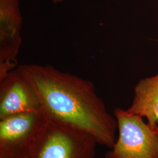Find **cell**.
<instances>
[{"label": "cell", "mask_w": 158, "mask_h": 158, "mask_svg": "<svg viewBox=\"0 0 158 158\" xmlns=\"http://www.w3.org/2000/svg\"><path fill=\"white\" fill-rule=\"evenodd\" d=\"M17 68L32 85L49 118L90 134L98 145L113 147L117 138V121L108 112L92 82L48 64Z\"/></svg>", "instance_id": "obj_1"}, {"label": "cell", "mask_w": 158, "mask_h": 158, "mask_svg": "<svg viewBox=\"0 0 158 158\" xmlns=\"http://www.w3.org/2000/svg\"><path fill=\"white\" fill-rule=\"evenodd\" d=\"M97 144L90 134L49 118L27 158H94Z\"/></svg>", "instance_id": "obj_2"}, {"label": "cell", "mask_w": 158, "mask_h": 158, "mask_svg": "<svg viewBox=\"0 0 158 158\" xmlns=\"http://www.w3.org/2000/svg\"><path fill=\"white\" fill-rule=\"evenodd\" d=\"M118 137L105 158H158V136L139 115L117 108L114 111Z\"/></svg>", "instance_id": "obj_3"}, {"label": "cell", "mask_w": 158, "mask_h": 158, "mask_svg": "<svg viewBox=\"0 0 158 158\" xmlns=\"http://www.w3.org/2000/svg\"><path fill=\"white\" fill-rule=\"evenodd\" d=\"M49 119L40 109L0 119V158H27Z\"/></svg>", "instance_id": "obj_4"}, {"label": "cell", "mask_w": 158, "mask_h": 158, "mask_svg": "<svg viewBox=\"0 0 158 158\" xmlns=\"http://www.w3.org/2000/svg\"><path fill=\"white\" fill-rule=\"evenodd\" d=\"M22 25L19 0H0V79L17 66Z\"/></svg>", "instance_id": "obj_5"}, {"label": "cell", "mask_w": 158, "mask_h": 158, "mask_svg": "<svg viewBox=\"0 0 158 158\" xmlns=\"http://www.w3.org/2000/svg\"><path fill=\"white\" fill-rule=\"evenodd\" d=\"M40 109L32 85L18 68L0 79V119Z\"/></svg>", "instance_id": "obj_6"}, {"label": "cell", "mask_w": 158, "mask_h": 158, "mask_svg": "<svg viewBox=\"0 0 158 158\" xmlns=\"http://www.w3.org/2000/svg\"><path fill=\"white\" fill-rule=\"evenodd\" d=\"M127 110L146 119L154 128H158V73L137 83L133 100Z\"/></svg>", "instance_id": "obj_7"}, {"label": "cell", "mask_w": 158, "mask_h": 158, "mask_svg": "<svg viewBox=\"0 0 158 158\" xmlns=\"http://www.w3.org/2000/svg\"><path fill=\"white\" fill-rule=\"evenodd\" d=\"M65 0H52V1L54 2V3H60V2H62L63 1H64Z\"/></svg>", "instance_id": "obj_8"}, {"label": "cell", "mask_w": 158, "mask_h": 158, "mask_svg": "<svg viewBox=\"0 0 158 158\" xmlns=\"http://www.w3.org/2000/svg\"><path fill=\"white\" fill-rule=\"evenodd\" d=\"M156 132H157V134H158V128H156Z\"/></svg>", "instance_id": "obj_9"}]
</instances>
